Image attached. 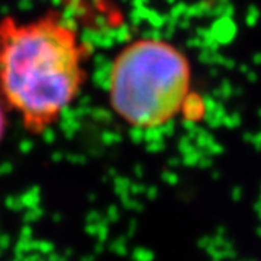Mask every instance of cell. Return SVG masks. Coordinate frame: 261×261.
Wrapping results in <instances>:
<instances>
[{"mask_svg":"<svg viewBox=\"0 0 261 261\" xmlns=\"http://www.w3.org/2000/svg\"><path fill=\"white\" fill-rule=\"evenodd\" d=\"M86 60V45L58 16L0 22V94L32 132L53 125L74 100Z\"/></svg>","mask_w":261,"mask_h":261,"instance_id":"obj_1","label":"cell"},{"mask_svg":"<svg viewBox=\"0 0 261 261\" xmlns=\"http://www.w3.org/2000/svg\"><path fill=\"white\" fill-rule=\"evenodd\" d=\"M192 83L187 57L161 39L142 38L116 56L109 75V100L122 121L154 129L176 118Z\"/></svg>","mask_w":261,"mask_h":261,"instance_id":"obj_2","label":"cell"},{"mask_svg":"<svg viewBox=\"0 0 261 261\" xmlns=\"http://www.w3.org/2000/svg\"><path fill=\"white\" fill-rule=\"evenodd\" d=\"M3 130H5V115H3V109L0 105V140L3 137Z\"/></svg>","mask_w":261,"mask_h":261,"instance_id":"obj_3","label":"cell"}]
</instances>
